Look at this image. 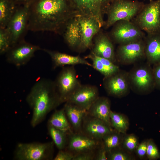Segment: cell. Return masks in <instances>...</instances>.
Masks as SVG:
<instances>
[{"label":"cell","instance_id":"obj_1","mask_svg":"<svg viewBox=\"0 0 160 160\" xmlns=\"http://www.w3.org/2000/svg\"><path fill=\"white\" fill-rule=\"evenodd\" d=\"M28 31L62 34L71 18L77 15L69 0H33L28 4Z\"/></svg>","mask_w":160,"mask_h":160},{"label":"cell","instance_id":"obj_2","mask_svg":"<svg viewBox=\"0 0 160 160\" xmlns=\"http://www.w3.org/2000/svg\"><path fill=\"white\" fill-rule=\"evenodd\" d=\"M26 100L32 111L31 124L33 127L41 122L49 113L62 104L54 81L46 79L36 82Z\"/></svg>","mask_w":160,"mask_h":160},{"label":"cell","instance_id":"obj_3","mask_svg":"<svg viewBox=\"0 0 160 160\" xmlns=\"http://www.w3.org/2000/svg\"><path fill=\"white\" fill-rule=\"evenodd\" d=\"M128 78L131 90L137 94L148 95L155 89L152 66L147 62L134 64Z\"/></svg>","mask_w":160,"mask_h":160},{"label":"cell","instance_id":"obj_4","mask_svg":"<svg viewBox=\"0 0 160 160\" xmlns=\"http://www.w3.org/2000/svg\"><path fill=\"white\" fill-rule=\"evenodd\" d=\"M144 4L137 0H113L106 14L107 18L105 28H108L120 20H132Z\"/></svg>","mask_w":160,"mask_h":160},{"label":"cell","instance_id":"obj_5","mask_svg":"<svg viewBox=\"0 0 160 160\" xmlns=\"http://www.w3.org/2000/svg\"><path fill=\"white\" fill-rule=\"evenodd\" d=\"M132 21L146 34H160V0L145 4Z\"/></svg>","mask_w":160,"mask_h":160},{"label":"cell","instance_id":"obj_6","mask_svg":"<svg viewBox=\"0 0 160 160\" xmlns=\"http://www.w3.org/2000/svg\"><path fill=\"white\" fill-rule=\"evenodd\" d=\"M54 144L45 143H20L14 151V159L17 160H49L53 159Z\"/></svg>","mask_w":160,"mask_h":160},{"label":"cell","instance_id":"obj_7","mask_svg":"<svg viewBox=\"0 0 160 160\" xmlns=\"http://www.w3.org/2000/svg\"><path fill=\"white\" fill-rule=\"evenodd\" d=\"M54 81L61 103L66 102L81 85L74 66L63 67Z\"/></svg>","mask_w":160,"mask_h":160},{"label":"cell","instance_id":"obj_8","mask_svg":"<svg viewBox=\"0 0 160 160\" xmlns=\"http://www.w3.org/2000/svg\"><path fill=\"white\" fill-rule=\"evenodd\" d=\"M112 26L109 36L113 42L118 45L143 39L146 36L132 20H120Z\"/></svg>","mask_w":160,"mask_h":160},{"label":"cell","instance_id":"obj_9","mask_svg":"<svg viewBox=\"0 0 160 160\" xmlns=\"http://www.w3.org/2000/svg\"><path fill=\"white\" fill-rule=\"evenodd\" d=\"M28 5L16 6L14 13L6 28L10 36L11 46L24 39L28 29Z\"/></svg>","mask_w":160,"mask_h":160},{"label":"cell","instance_id":"obj_10","mask_svg":"<svg viewBox=\"0 0 160 160\" xmlns=\"http://www.w3.org/2000/svg\"><path fill=\"white\" fill-rule=\"evenodd\" d=\"M77 15L92 17L101 27L104 26V15L113 0H69Z\"/></svg>","mask_w":160,"mask_h":160},{"label":"cell","instance_id":"obj_11","mask_svg":"<svg viewBox=\"0 0 160 160\" xmlns=\"http://www.w3.org/2000/svg\"><path fill=\"white\" fill-rule=\"evenodd\" d=\"M144 39L119 45L115 52L117 63L122 65L135 64L145 59Z\"/></svg>","mask_w":160,"mask_h":160},{"label":"cell","instance_id":"obj_12","mask_svg":"<svg viewBox=\"0 0 160 160\" xmlns=\"http://www.w3.org/2000/svg\"><path fill=\"white\" fill-rule=\"evenodd\" d=\"M41 49L39 46L28 43L24 39L11 46L6 53V60L20 67L27 63L35 52Z\"/></svg>","mask_w":160,"mask_h":160},{"label":"cell","instance_id":"obj_13","mask_svg":"<svg viewBox=\"0 0 160 160\" xmlns=\"http://www.w3.org/2000/svg\"><path fill=\"white\" fill-rule=\"evenodd\" d=\"M103 85L106 92L110 96L118 98L127 96L131 90L128 72L120 69L111 75L104 77Z\"/></svg>","mask_w":160,"mask_h":160},{"label":"cell","instance_id":"obj_14","mask_svg":"<svg viewBox=\"0 0 160 160\" xmlns=\"http://www.w3.org/2000/svg\"><path fill=\"white\" fill-rule=\"evenodd\" d=\"M77 16L81 33V42L78 50L82 52L92 47L93 38L100 32L102 27L94 17L82 15Z\"/></svg>","mask_w":160,"mask_h":160},{"label":"cell","instance_id":"obj_15","mask_svg":"<svg viewBox=\"0 0 160 160\" xmlns=\"http://www.w3.org/2000/svg\"><path fill=\"white\" fill-rule=\"evenodd\" d=\"M101 143V140L92 139L82 132H73L68 135L67 143L65 149L75 155L84 152L96 150Z\"/></svg>","mask_w":160,"mask_h":160},{"label":"cell","instance_id":"obj_16","mask_svg":"<svg viewBox=\"0 0 160 160\" xmlns=\"http://www.w3.org/2000/svg\"><path fill=\"white\" fill-rule=\"evenodd\" d=\"M99 97V90L96 86L81 84L66 102L73 104L87 111Z\"/></svg>","mask_w":160,"mask_h":160},{"label":"cell","instance_id":"obj_17","mask_svg":"<svg viewBox=\"0 0 160 160\" xmlns=\"http://www.w3.org/2000/svg\"><path fill=\"white\" fill-rule=\"evenodd\" d=\"M113 130L103 121L87 113L83 120L81 132L92 139L101 140Z\"/></svg>","mask_w":160,"mask_h":160},{"label":"cell","instance_id":"obj_18","mask_svg":"<svg viewBox=\"0 0 160 160\" xmlns=\"http://www.w3.org/2000/svg\"><path fill=\"white\" fill-rule=\"evenodd\" d=\"M91 52L115 64L117 63L113 41L109 36L104 33L100 31L97 34Z\"/></svg>","mask_w":160,"mask_h":160},{"label":"cell","instance_id":"obj_19","mask_svg":"<svg viewBox=\"0 0 160 160\" xmlns=\"http://www.w3.org/2000/svg\"><path fill=\"white\" fill-rule=\"evenodd\" d=\"M42 50L47 53L51 59L53 69L65 65L74 66L83 65L92 67V64L84 58L79 56H73L66 53L50 49H43Z\"/></svg>","mask_w":160,"mask_h":160},{"label":"cell","instance_id":"obj_20","mask_svg":"<svg viewBox=\"0 0 160 160\" xmlns=\"http://www.w3.org/2000/svg\"><path fill=\"white\" fill-rule=\"evenodd\" d=\"M111 102L105 97H99L87 111V114L103 121L111 127L110 118Z\"/></svg>","mask_w":160,"mask_h":160},{"label":"cell","instance_id":"obj_21","mask_svg":"<svg viewBox=\"0 0 160 160\" xmlns=\"http://www.w3.org/2000/svg\"><path fill=\"white\" fill-rule=\"evenodd\" d=\"M144 39L146 62L151 65L160 63V34H146Z\"/></svg>","mask_w":160,"mask_h":160},{"label":"cell","instance_id":"obj_22","mask_svg":"<svg viewBox=\"0 0 160 160\" xmlns=\"http://www.w3.org/2000/svg\"><path fill=\"white\" fill-rule=\"evenodd\" d=\"M62 34L69 47L78 50L81 42V33L77 15L68 21Z\"/></svg>","mask_w":160,"mask_h":160},{"label":"cell","instance_id":"obj_23","mask_svg":"<svg viewBox=\"0 0 160 160\" xmlns=\"http://www.w3.org/2000/svg\"><path fill=\"white\" fill-rule=\"evenodd\" d=\"M63 108L72 130L75 132H81L83 120L87 111L67 102H65Z\"/></svg>","mask_w":160,"mask_h":160},{"label":"cell","instance_id":"obj_24","mask_svg":"<svg viewBox=\"0 0 160 160\" xmlns=\"http://www.w3.org/2000/svg\"><path fill=\"white\" fill-rule=\"evenodd\" d=\"M92 62V68L104 77L109 76L118 71L119 66L107 59L97 56L92 52L84 57Z\"/></svg>","mask_w":160,"mask_h":160},{"label":"cell","instance_id":"obj_25","mask_svg":"<svg viewBox=\"0 0 160 160\" xmlns=\"http://www.w3.org/2000/svg\"><path fill=\"white\" fill-rule=\"evenodd\" d=\"M47 124L66 132L68 134L73 132L64 108L54 112L48 120Z\"/></svg>","mask_w":160,"mask_h":160},{"label":"cell","instance_id":"obj_26","mask_svg":"<svg viewBox=\"0 0 160 160\" xmlns=\"http://www.w3.org/2000/svg\"><path fill=\"white\" fill-rule=\"evenodd\" d=\"M16 7L11 0H0V28L6 27Z\"/></svg>","mask_w":160,"mask_h":160},{"label":"cell","instance_id":"obj_27","mask_svg":"<svg viewBox=\"0 0 160 160\" xmlns=\"http://www.w3.org/2000/svg\"><path fill=\"white\" fill-rule=\"evenodd\" d=\"M124 134L113 129L102 138V145L108 153L121 147Z\"/></svg>","mask_w":160,"mask_h":160},{"label":"cell","instance_id":"obj_28","mask_svg":"<svg viewBox=\"0 0 160 160\" xmlns=\"http://www.w3.org/2000/svg\"><path fill=\"white\" fill-rule=\"evenodd\" d=\"M48 133L59 150H64L67 146L68 134L47 124Z\"/></svg>","mask_w":160,"mask_h":160},{"label":"cell","instance_id":"obj_29","mask_svg":"<svg viewBox=\"0 0 160 160\" xmlns=\"http://www.w3.org/2000/svg\"><path fill=\"white\" fill-rule=\"evenodd\" d=\"M111 127L115 130L122 134H126L129 126L127 117L123 114L111 111L110 115Z\"/></svg>","mask_w":160,"mask_h":160},{"label":"cell","instance_id":"obj_30","mask_svg":"<svg viewBox=\"0 0 160 160\" xmlns=\"http://www.w3.org/2000/svg\"><path fill=\"white\" fill-rule=\"evenodd\" d=\"M139 143L137 137L133 134H124L121 147L128 153L135 152Z\"/></svg>","mask_w":160,"mask_h":160},{"label":"cell","instance_id":"obj_31","mask_svg":"<svg viewBox=\"0 0 160 160\" xmlns=\"http://www.w3.org/2000/svg\"><path fill=\"white\" fill-rule=\"evenodd\" d=\"M108 160H132L135 158L121 147L113 149L108 153Z\"/></svg>","mask_w":160,"mask_h":160},{"label":"cell","instance_id":"obj_32","mask_svg":"<svg viewBox=\"0 0 160 160\" xmlns=\"http://www.w3.org/2000/svg\"><path fill=\"white\" fill-rule=\"evenodd\" d=\"M10 36L6 28H0V54H6L11 47Z\"/></svg>","mask_w":160,"mask_h":160},{"label":"cell","instance_id":"obj_33","mask_svg":"<svg viewBox=\"0 0 160 160\" xmlns=\"http://www.w3.org/2000/svg\"><path fill=\"white\" fill-rule=\"evenodd\" d=\"M146 157L150 160H155L160 158V152L153 140L151 139L148 140Z\"/></svg>","mask_w":160,"mask_h":160},{"label":"cell","instance_id":"obj_34","mask_svg":"<svg viewBox=\"0 0 160 160\" xmlns=\"http://www.w3.org/2000/svg\"><path fill=\"white\" fill-rule=\"evenodd\" d=\"M97 150L84 152L76 154L74 155L73 160H95Z\"/></svg>","mask_w":160,"mask_h":160},{"label":"cell","instance_id":"obj_35","mask_svg":"<svg viewBox=\"0 0 160 160\" xmlns=\"http://www.w3.org/2000/svg\"><path fill=\"white\" fill-rule=\"evenodd\" d=\"M148 140H144L139 143L135 151L137 156L140 159L146 156Z\"/></svg>","mask_w":160,"mask_h":160},{"label":"cell","instance_id":"obj_36","mask_svg":"<svg viewBox=\"0 0 160 160\" xmlns=\"http://www.w3.org/2000/svg\"><path fill=\"white\" fill-rule=\"evenodd\" d=\"M74 155L71 152L66 150H59L53 158L54 160H73Z\"/></svg>","mask_w":160,"mask_h":160},{"label":"cell","instance_id":"obj_37","mask_svg":"<svg viewBox=\"0 0 160 160\" xmlns=\"http://www.w3.org/2000/svg\"><path fill=\"white\" fill-rule=\"evenodd\" d=\"M155 89L160 90V63L152 65Z\"/></svg>","mask_w":160,"mask_h":160},{"label":"cell","instance_id":"obj_38","mask_svg":"<svg viewBox=\"0 0 160 160\" xmlns=\"http://www.w3.org/2000/svg\"><path fill=\"white\" fill-rule=\"evenodd\" d=\"M95 160H108V152L101 144L97 149Z\"/></svg>","mask_w":160,"mask_h":160},{"label":"cell","instance_id":"obj_39","mask_svg":"<svg viewBox=\"0 0 160 160\" xmlns=\"http://www.w3.org/2000/svg\"><path fill=\"white\" fill-rule=\"evenodd\" d=\"M16 6L28 5L33 0H11Z\"/></svg>","mask_w":160,"mask_h":160},{"label":"cell","instance_id":"obj_40","mask_svg":"<svg viewBox=\"0 0 160 160\" xmlns=\"http://www.w3.org/2000/svg\"><path fill=\"white\" fill-rule=\"evenodd\" d=\"M149 0V1H151V0Z\"/></svg>","mask_w":160,"mask_h":160}]
</instances>
